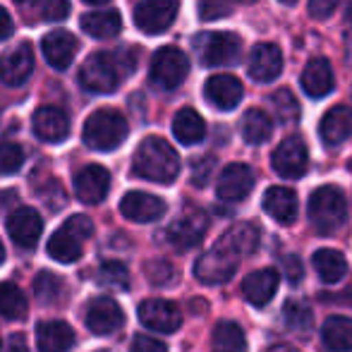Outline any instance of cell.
<instances>
[{
  "mask_svg": "<svg viewBox=\"0 0 352 352\" xmlns=\"http://www.w3.org/2000/svg\"><path fill=\"white\" fill-rule=\"evenodd\" d=\"M348 218V201L345 195L333 185H324L311 192L309 197V221L319 232L329 235L336 232Z\"/></svg>",
  "mask_w": 352,
  "mask_h": 352,
  "instance_id": "cell-6",
  "label": "cell"
},
{
  "mask_svg": "<svg viewBox=\"0 0 352 352\" xmlns=\"http://www.w3.org/2000/svg\"><path fill=\"white\" fill-rule=\"evenodd\" d=\"M36 345L41 352H70L74 345V331L65 321H41L36 329Z\"/></svg>",
  "mask_w": 352,
  "mask_h": 352,
  "instance_id": "cell-26",
  "label": "cell"
},
{
  "mask_svg": "<svg viewBox=\"0 0 352 352\" xmlns=\"http://www.w3.org/2000/svg\"><path fill=\"white\" fill-rule=\"evenodd\" d=\"M34 72V51L27 41L17 43L14 48L0 56V79L10 87L24 84Z\"/></svg>",
  "mask_w": 352,
  "mask_h": 352,
  "instance_id": "cell-18",
  "label": "cell"
},
{
  "mask_svg": "<svg viewBox=\"0 0 352 352\" xmlns=\"http://www.w3.org/2000/svg\"><path fill=\"white\" fill-rule=\"evenodd\" d=\"M340 0H309V12L316 19H326L329 14H333V10L338 8Z\"/></svg>",
  "mask_w": 352,
  "mask_h": 352,
  "instance_id": "cell-46",
  "label": "cell"
},
{
  "mask_svg": "<svg viewBox=\"0 0 352 352\" xmlns=\"http://www.w3.org/2000/svg\"><path fill=\"white\" fill-rule=\"evenodd\" d=\"M180 10V0H140L135 8V24L148 36L163 34L173 27Z\"/></svg>",
  "mask_w": 352,
  "mask_h": 352,
  "instance_id": "cell-8",
  "label": "cell"
},
{
  "mask_svg": "<svg viewBox=\"0 0 352 352\" xmlns=\"http://www.w3.org/2000/svg\"><path fill=\"white\" fill-rule=\"evenodd\" d=\"M87 329L96 336H111L122 329L125 324V314H122L120 305L111 297H96L91 305L87 307Z\"/></svg>",
  "mask_w": 352,
  "mask_h": 352,
  "instance_id": "cell-12",
  "label": "cell"
},
{
  "mask_svg": "<svg viewBox=\"0 0 352 352\" xmlns=\"http://www.w3.org/2000/svg\"><path fill=\"white\" fill-rule=\"evenodd\" d=\"M206 228H209V218L201 209H187L173 226L168 228V240L175 245L177 250H190L197 242H201Z\"/></svg>",
  "mask_w": 352,
  "mask_h": 352,
  "instance_id": "cell-14",
  "label": "cell"
},
{
  "mask_svg": "<svg viewBox=\"0 0 352 352\" xmlns=\"http://www.w3.org/2000/svg\"><path fill=\"white\" fill-rule=\"evenodd\" d=\"M271 103H274V111L278 113V118L283 122L297 120V116H300V103L292 96L290 89H278V91L271 96Z\"/></svg>",
  "mask_w": 352,
  "mask_h": 352,
  "instance_id": "cell-39",
  "label": "cell"
},
{
  "mask_svg": "<svg viewBox=\"0 0 352 352\" xmlns=\"http://www.w3.org/2000/svg\"><path fill=\"white\" fill-rule=\"evenodd\" d=\"M120 213L127 221L135 223H153L166 213V201L156 195H148V192H127L120 201Z\"/></svg>",
  "mask_w": 352,
  "mask_h": 352,
  "instance_id": "cell-19",
  "label": "cell"
},
{
  "mask_svg": "<svg viewBox=\"0 0 352 352\" xmlns=\"http://www.w3.org/2000/svg\"><path fill=\"white\" fill-rule=\"evenodd\" d=\"M319 137L326 146H338L352 137V108L333 106L319 122Z\"/></svg>",
  "mask_w": 352,
  "mask_h": 352,
  "instance_id": "cell-24",
  "label": "cell"
},
{
  "mask_svg": "<svg viewBox=\"0 0 352 352\" xmlns=\"http://www.w3.org/2000/svg\"><path fill=\"white\" fill-rule=\"evenodd\" d=\"M173 135L180 144L192 146L206 137V122L195 108H180L173 118Z\"/></svg>",
  "mask_w": 352,
  "mask_h": 352,
  "instance_id": "cell-29",
  "label": "cell"
},
{
  "mask_svg": "<svg viewBox=\"0 0 352 352\" xmlns=\"http://www.w3.org/2000/svg\"><path fill=\"white\" fill-rule=\"evenodd\" d=\"M24 151L12 142H0V175H12L22 168Z\"/></svg>",
  "mask_w": 352,
  "mask_h": 352,
  "instance_id": "cell-40",
  "label": "cell"
},
{
  "mask_svg": "<svg viewBox=\"0 0 352 352\" xmlns=\"http://www.w3.org/2000/svg\"><path fill=\"white\" fill-rule=\"evenodd\" d=\"M348 19L352 22V0H350V5H348Z\"/></svg>",
  "mask_w": 352,
  "mask_h": 352,
  "instance_id": "cell-53",
  "label": "cell"
},
{
  "mask_svg": "<svg viewBox=\"0 0 352 352\" xmlns=\"http://www.w3.org/2000/svg\"><path fill=\"white\" fill-rule=\"evenodd\" d=\"M5 261V250H3V242H0V264Z\"/></svg>",
  "mask_w": 352,
  "mask_h": 352,
  "instance_id": "cell-52",
  "label": "cell"
},
{
  "mask_svg": "<svg viewBox=\"0 0 352 352\" xmlns=\"http://www.w3.org/2000/svg\"><path fill=\"white\" fill-rule=\"evenodd\" d=\"M130 352H168L166 343L151 338V336H135Z\"/></svg>",
  "mask_w": 352,
  "mask_h": 352,
  "instance_id": "cell-45",
  "label": "cell"
},
{
  "mask_svg": "<svg viewBox=\"0 0 352 352\" xmlns=\"http://www.w3.org/2000/svg\"><path fill=\"white\" fill-rule=\"evenodd\" d=\"M137 53L127 48L118 51H98L89 56L79 67V84L91 94H111L118 89L120 79L135 70Z\"/></svg>",
  "mask_w": 352,
  "mask_h": 352,
  "instance_id": "cell-1",
  "label": "cell"
},
{
  "mask_svg": "<svg viewBox=\"0 0 352 352\" xmlns=\"http://www.w3.org/2000/svg\"><path fill=\"white\" fill-rule=\"evenodd\" d=\"M140 321L148 331H158V333H175L182 326V311L175 302L168 300H144L137 311Z\"/></svg>",
  "mask_w": 352,
  "mask_h": 352,
  "instance_id": "cell-10",
  "label": "cell"
},
{
  "mask_svg": "<svg viewBox=\"0 0 352 352\" xmlns=\"http://www.w3.org/2000/svg\"><path fill=\"white\" fill-rule=\"evenodd\" d=\"M280 276L276 269H259L254 274H250L242 280V292H245V300L254 307H266L274 300L276 290H278Z\"/></svg>",
  "mask_w": 352,
  "mask_h": 352,
  "instance_id": "cell-23",
  "label": "cell"
},
{
  "mask_svg": "<svg viewBox=\"0 0 352 352\" xmlns=\"http://www.w3.org/2000/svg\"><path fill=\"white\" fill-rule=\"evenodd\" d=\"M32 127H34V135L48 144H60L70 135V120H67L65 113L56 106L38 108L32 118Z\"/></svg>",
  "mask_w": 352,
  "mask_h": 352,
  "instance_id": "cell-20",
  "label": "cell"
},
{
  "mask_svg": "<svg viewBox=\"0 0 352 352\" xmlns=\"http://www.w3.org/2000/svg\"><path fill=\"white\" fill-rule=\"evenodd\" d=\"M271 166L278 173L280 177H287V180H295V177H302L307 173V166H309V153H307V144L300 140V137H287L278 144V148L271 156Z\"/></svg>",
  "mask_w": 352,
  "mask_h": 352,
  "instance_id": "cell-11",
  "label": "cell"
},
{
  "mask_svg": "<svg viewBox=\"0 0 352 352\" xmlns=\"http://www.w3.org/2000/svg\"><path fill=\"white\" fill-rule=\"evenodd\" d=\"M38 14L46 22H60V19H65L70 14V3L67 0H41Z\"/></svg>",
  "mask_w": 352,
  "mask_h": 352,
  "instance_id": "cell-43",
  "label": "cell"
},
{
  "mask_svg": "<svg viewBox=\"0 0 352 352\" xmlns=\"http://www.w3.org/2000/svg\"><path fill=\"white\" fill-rule=\"evenodd\" d=\"M232 5H235V0H199V17L204 22L228 17L232 12Z\"/></svg>",
  "mask_w": 352,
  "mask_h": 352,
  "instance_id": "cell-41",
  "label": "cell"
},
{
  "mask_svg": "<svg viewBox=\"0 0 352 352\" xmlns=\"http://www.w3.org/2000/svg\"><path fill=\"white\" fill-rule=\"evenodd\" d=\"M213 352H247V338L245 331L235 321H221L216 324L211 336Z\"/></svg>",
  "mask_w": 352,
  "mask_h": 352,
  "instance_id": "cell-32",
  "label": "cell"
},
{
  "mask_svg": "<svg viewBox=\"0 0 352 352\" xmlns=\"http://www.w3.org/2000/svg\"><path fill=\"white\" fill-rule=\"evenodd\" d=\"M252 187H254V173L245 163H230L223 168L218 175L216 192L223 201H242L250 197Z\"/></svg>",
  "mask_w": 352,
  "mask_h": 352,
  "instance_id": "cell-15",
  "label": "cell"
},
{
  "mask_svg": "<svg viewBox=\"0 0 352 352\" xmlns=\"http://www.w3.org/2000/svg\"><path fill=\"white\" fill-rule=\"evenodd\" d=\"M242 252L232 245L228 235L221 237L218 245H213L206 254H201L195 264V276L204 285H221V283L230 280L232 274L237 271Z\"/></svg>",
  "mask_w": 352,
  "mask_h": 352,
  "instance_id": "cell-5",
  "label": "cell"
},
{
  "mask_svg": "<svg viewBox=\"0 0 352 352\" xmlns=\"http://www.w3.org/2000/svg\"><path fill=\"white\" fill-rule=\"evenodd\" d=\"M94 235V223L89 216L77 213V216L67 218L60 228L51 235L48 240V256L60 264H74L82 256L84 242Z\"/></svg>",
  "mask_w": 352,
  "mask_h": 352,
  "instance_id": "cell-4",
  "label": "cell"
},
{
  "mask_svg": "<svg viewBox=\"0 0 352 352\" xmlns=\"http://www.w3.org/2000/svg\"><path fill=\"white\" fill-rule=\"evenodd\" d=\"M283 321L290 331H297V333H305V331L311 329V321H314V314L311 309L305 305V302H287L285 309H283Z\"/></svg>",
  "mask_w": 352,
  "mask_h": 352,
  "instance_id": "cell-36",
  "label": "cell"
},
{
  "mask_svg": "<svg viewBox=\"0 0 352 352\" xmlns=\"http://www.w3.org/2000/svg\"><path fill=\"white\" fill-rule=\"evenodd\" d=\"M283 264H285V271H287V280L290 283H300L302 280V264L297 256H285L283 259Z\"/></svg>",
  "mask_w": 352,
  "mask_h": 352,
  "instance_id": "cell-47",
  "label": "cell"
},
{
  "mask_svg": "<svg viewBox=\"0 0 352 352\" xmlns=\"http://www.w3.org/2000/svg\"><path fill=\"white\" fill-rule=\"evenodd\" d=\"M108 190H111V173L98 163L84 166L74 175V195L84 204H101L106 199Z\"/></svg>",
  "mask_w": 352,
  "mask_h": 352,
  "instance_id": "cell-13",
  "label": "cell"
},
{
  "mask_svg": "<svg viewBox=\"0 0 352 352\" xmlns=\"http://www.w3.org/2000/svg\"><path fill=\"white\" fill-rule=\"evenodd\" d=\"M314 269L324 283H338L348 274V261L338 250H316L314 252Z\"/></svg>",
  "mask_w": 352,
  "mask_h": 352,
  "instance_id": "cell-31",
  "label": "cell"
},
{
  "mask_svg": "<svg viewBox=\"0 0 352 352\" xmlns=\"http://www.w3.org/2000/svg\"><path fill=\"white\" fill-rule=\"evenodd\" d=\"M17 3H24V0H17Z\"/></svg>",
  "mask_w": 352,
  "mask_h": 352,
  "instance_id": "cell-56",
  "label": "cell"
},
{
  "mask_svg": "<svg viewBox=\"0 0 352 352\" xmlns=\"http://www.w3.org/2000/svg\"><path fill=\"white\" fill-rule=\"evenodd\" d=\"M127 118L116 108H98L87 118L82 130V140L94 151H116L127 140Z\"/></svg>",
  "mask_w": 352,
  "mask_h": 352,
  "instance_id": "cell-3",
  "label": "cell"
},
{
  "mask_svg": "<svg viewBox=\"0 0 352 352\" xmlns=\"http://www.w3.org/2000/svg\"><path fill=\"white\" fill-rule=\"evenodd\" d=\"M8 352H29L24 336H12V338L8 340Z\"/></svg>",
  "mask_w": 352,
  "mask_h": 352,
  "instance_id": "cell-49",
  "label": "cell"
},
{
  "mask_svg": "<svg viewBox=\"0 0 352 352\" xmlns=\"http://www.w3.org/2000/svg\"><path fill=\"white\" fill-rule=\"evenodd\" d=\"M146 278L153 283V285H168L175 278V269L168 264L166 259H156L146 264Z\"/></svg>",
  "mask_w": 352,
  "mask_h": 352,
  "instance_id": "cell-42",
  "label": "cell"
},
{
  "mask_svg": "<svg viewBox=\"0 0 352 352\" xmlns=\"http://www.w3.org/2000/svg\"><path fill=\"white\" fill-rule=\"evenodd\" d=\"M300 84L305 89L307 96L311 98H324L333 91V70H331L329 60L326 58H311L305 65V72L300 77Z\"/></svg>",
  "mask_w": 352,
  "mask_h": 352,
  "instance_id": "cell-25",
  "label": "cell"
},
{
  "mask_svg": "<svg viewBox=\"0 0 352 352\" xmlns=\"http://www.w3.org/2000/svg\"><path fill=\"white\" fill-rule=\"evenodd\" d=\"M266 352H297L295 348H287V345H276V348L266 350Z\"/></svg>",
  "mask_w": 352,
  "mask_h": 352,
  "instance_id": "cell-50",
  "label": "cell"
},
{
  "mask_svg": "<svg viewBox=\"0 0 352 352\" xmlns=\"http://www.w3.org/2000/svg\"><path fill=\"white\" fill-rule=\"evenodd\" d=\"M226 235L230 237L232 245H235L242 254H252V252L256 250V245H259V232H256V228L250 226V223H237Z\"/></svg>",
  "mask_w": 352,
  "mask_h": 352,
  "instance_id": "cell-38",
  "label": "cell"
},
{
  "mask_svg": "<svg viewBox=\"0 0 352 352\" xmlns=\"http://www.w3.org/2000/svg\"><path fill=\"white\" fill-rule=\"evenodd\" d=\"M280 3H283V5H295L297 0H280Z\"/></svg>",
  "mask_w": 352,
  "mask_h": 352,
  "instance_id": "cell-54",
  "label": "cell"
},
{
  "mask_svg": "<svg viewBox=\"0 0 352 352\" xmlns=\"http://www.w3.org/2000/svg\"><path fill=\"white\" fill-rule=\"evenodd\" d=\"M135 175L158 185H170L180 175V156L163 137H146L135 151Z\"/></svg>",
  "mask_w": 352,
  "mask_h": 352,
  "instance_id": "cell-2",
  "label": "cell"
},
{
  "mask_svg": "<svg viewBox=\"0 0 352 352\" xmlns=\"http://www.w3.org/2000/svg\"><path fill=\"white\" fill-rule=\"evenodd\" d=\"M84 3H89V5H103V3H111V0H84Z\"/></svg>",
  "mask_w": 352,
  "mask_h": 352,
  "instance_id": "cell-51",
  "label": "cell"
},
{
  "mask_svg": "<svg viewBox=\"0 0 352 352\" xmlns=\"http://www.w3.org/2000/svg\"><path fill=\"white\" fill-rule=\"evenodd\" d=\"M271 132H274V122H271L269 113L259 111V108H252L242 118V137L247 144H264L271 140Z\"/></svg>",
  "mask_w": 352,
  "mask_h": 352,
  "instance_id": "cell-33",
  "label": "cell"
},
{
  "mask_svg": "<svg viewBox=\"0 0 352 352\" xmlns=\"http://www.w3.org/2000/svg\"><path fill=\"white\" fill-rule=\"evenodd\" d=\"M211 173H213V158L211 156L199 158V161H195V166H192V182H195L197 187H204L206 182H209Z\"/></svg>",
  "mask_w": 352,
  "mask_h": 352,
  "instance_id": "cell-44",
  "label": "cell"
},
{
  "mask_svg": "<svg viewBox=\"0 0 352 352\" xmlns=\"http://www.w3.org/2000/svg\"><path fill=\"white\" fill-rule=\"evenodd\" d=\"M247 70H250V77L254 79V82H261V84L274 82L283 70L280 48L274 46V43H259V46H254L250 53V65H247Z\"/></svg>",
  "mask_w": 352,
  "mask_h": 352,
  "instance_id": "cell-22",
  "label": "cell"
},
{
  "mask_svg": "<svg viewBox=\"0 0 352 352\" xmlns=\"http://www.w3.org/2000/svg\"><path fill=\"white\" fill-rule=\"evenodd\" d=\"M0 314L5 319H22L27 314V297L14 283H0Z\"/></svg>",
  "mask_w": 352,
  "mask_h": 352,
  "instance_id": "cell-34",
  "label": "cell"
},
{
  "mask_svg": "<svg viewBox=\"0 0 352 352\" xmlns=\"http://www.w3.org/2000/svg\"><path fill=\"white\" fill-rule=\"evenodd\" d=\"M242 84L232 74H213L204 84V96L218 111H235V106L242 101Z\"/></svg>",
  "mask_w": 352,
  "mask_h": 352,
  "instance_id": "cell-21",
  "label": "cell"
},
{
  "mask_svg": "<svg viewBox=\"0 0 352 352\" xmlns=\"http://www.w3.org/2000/svg\"><path fill=\"white\" fill-rule=\"evenodd\" d=\"M8 232L17 247H22V250H34L43 232V221H41V216H38V211H34L32 206H22V209L10 213Z\"/></svg>",
  "mask_w": 352,
  "mask_h": 352,
  "instance_id": "cell-16",
  "label": "cell"
},
{
  "mask_svg": "<svg viewBox=\"0 0 352 352\" xmlns=\"http://www.w3.org/2000/svg\"><path fill=\"white\" fill-rule=\"evenodd\" d=\"M65 292V283L60 276L51 274V271H41L34 280V295L43 302V305H58Z\"/></svg>",
  "mask_w": 352,
  "mask_h": 352,
  "instance_id": "cell-35",
  "label": "cell"
},
{
  "mask_svg": "<svg viewBox=\"0 0 352 352\" xmlns=\"http://www.w3.org/2000/svg\"><path fill=\"white\" fill-rule=\"evenodd\" d=\"M240 3H245V5H250V3H256V0H240Z\"/></svg>",
  "mask_w": 352,
  "mask_h": 352,
  "instance_id": "cell-55",
  "label": "cell"
},
{
  "mask_svg": "<svg viewBox=\"0 0 352 352\" xmlns=\"http://www.w3.org/2000/svg\"><path fill=\"white\" fill-rule=\"evenodd\" d=\"M321 340L331 352L352 350V319L350 316H329L321 326Z\"/></svg>",
  "mask_w": 352,
  "mask_h": 352,
  "instance_id": "cell-30",
  "label": "cell"
},
{
  "mask_svg": "<svg viewBox=\"0 0 352 352\" xmlns=\"http://www.w3.org/2000/svg\"><path fill=\"white\" fill-rule=\"evenodd\" d=\"M98 285L111 287V290H127L130 287V274L120 261H106L96 274Z\"/></svg>",
  "mask_w": 352,
  "mask_h": 352,
  "instance_id": "cell-37",
  "label": "cell"
},
{
  "mask_svg": "<svg viewBox=\"0 0 352 352\" xmlns=\"http://www.w3.org/2000/svg\"><path fill=\"white\" fill-rule=\"evenodd\" d=\"M41 51L48 65L63 72L72 65L74 56L79 51V41L74 38V34L65 32V29H53L41 38Z\"/></svg>",
  "mask_w": 352,
  "mask_h": 352,
  "instance_id": "cell-17",
  "label": "cell"
},
{
  "mask_svg": "<svg viewBox=\"0 0 352 352\" xmlns=\"http://www.w3.org/2000/svg\"><path fill=\"white\" fill-rule=\"evenodd\" d=\"M12 32H14L12 17H10V14H8V10L0 8V41H5V38H8Z\"/></svg>",
  "mask_w": 352,
  "mask_h": 352,
  "instance_id": "cell-48",
  "label": "cell"
},
{
  "mask_svg": "<svg viewBox=\"0 0 352 352\" xmlns=\"http://www.w3.org/2000/svg\"><path fill=\"white\" fill-rule=\"evenodd\" d=\"M79 27L91 38H113L120 34L122 17L118 10H98V12H87L79 19Z\"/></svg>",
  "mask_w": 352,
  "mask_h": 352,
  "instance_id": "cell-28",
  "label": "cell"
},
{
  "mask_svg": "<svg viewBox=\"0 0 352 352\" xmlns=\"http://www.w3.org/2000/svg\"><path fill=\"white\" fill-rule=\"evenodd\" d=\"M261 206H264V211L269 213L276 223L290 226L297 216V195L290 187H271V190H266Z\"/></svg>",
  "mask_w": 352,
  "mask_h": 352,
  "instance_id": "cell-27",
  "label": "cell"
},
{
  "mask_svg": "<svg viewBox=\"0 0 352 352\" xmlns=\"http://www.w3.org/2000/svg\"><path fill=\"white\" fill-rule=\"evenodd\" d=\"M190 74V58L177 46H163L151 58V82L161 89H177Z\"/></svg>",
  "mask_w": 352,
  "mask_h": 352,
  "instance_id": "cell-7",
  "label": "cell"
},
{
  "mask_svg": "<svg viewBox=\"0 0 352 352\" xmlns=\"http://www.w3.org/2000/svg\"><path fill=\"white\" fill-rule=\"evenodd\" d=\"M201 53V63L209 67L232 65L240 58L242 41L230 32H209L197 41Z\"/></svg>",
  "mask_w": 352,
  "mask_h": 352,
  "instance_id": "cell-9",
  "label": "cell"
}]
</instances>
